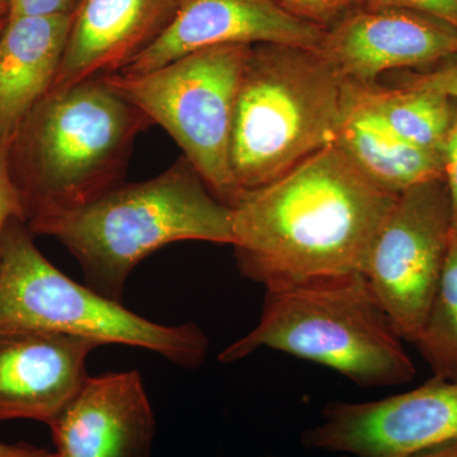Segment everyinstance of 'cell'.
I'll use <instances>...</instances> for the list:
<instances>
[{"instance_id":"6da1fadb","label":"cell","mask_w":457,"mask_h":457,"mask_svg":"<svg viewBox=\"0 0 457 457\" xmlns=\"http://www.w3.org/2000/svg\"><path fill=\"white\" fill-rule=\"evenodd\" d=\"M396 198L327 146L231 207L237 267L266 291L366 276Z\"/></svg>"},{"instance_id":"7a4b0ae2","label":"cell","mask_w":457,"mask_h":457,"mask_svg":"<svg viewBox=\"0 0 457 457\" xmlns=\"http://www.w3.org/2000/svg\"><path fill=\"white\" fill-rule=\"evenodd\" d=\"M33 236L55 237L82 267L88 287L121 303L141 261L183 240L233 245V212L187 159L154 179L121 183L78 209L27 222Z\"/></svg>"},{"instance_id":"3957f363","label":"cell","mask_w":457,"mask_h":457,"mask_svg":"<svg viewBox=\"0 0 457 457\" xmlns=\"http://www.w3.org/2000/svg\"><path fill=\"white\" fill-rule=\"evenodd\" d=\"M150 125L104 77L50 90L8 154L26 224L78 209L121 185L135 139Z\"/></svg>"},{"instance_id":"277c9868","label":"cell","mask_w":457,"mask_h":457,"mask_svg":"<svg viewBox=\"0 0 457 457\" xmlns=\"http://www.w3.org/2000/svg\"><path fill=\"white\" fill-rule=\"evenodd\" d=\"M365 275L266 291L257 327L219 354L270 348L335 370L365 389L411 383L416 366Z\"/></svg>"},{"instance_id":"5b68a950","label":"cell","mask_w":457,"mask_h":457,"mask_svg":"<svg viewBox=\"0 0 457 457\" xmlns=\"http://www.w3.org/2000/svg\"><path fill=\"white\" fill-rule=\"evenodd\" d=\"M343 97L345 83L314 50L252 47L231 135V170L239 198L333 145Z\"/></svg>"},{"instance_id":"8992f818","label":"cell","mask_w":457,"mask_h":457,"mask_svg":"<svg viewBox=\"0 0 457 457\" xmlns=\"http://www.w3.org/2000/svg\"><path fill=\"white\" fill-rule=\"evenodd\" d=\"M41 330L99 345L155 352L180 368L203 365L209 339L194 323L163 326L66 278L33 242L26 222L8 225L0 243V333Z\"/></svg>"},{"instance_id":"52a82bcc","label":"cell","mask_w":457,"mask_h":457,"mask_svg":"<svg viewBox=\"0 0 457 457\" xmlns=\"http://www.w3.org/2000/svg\"><path fill=\"white\" fill-rule=\"evenodd\" d=\"M252 47H209L144 73L104 77L173 137L210 192L230 209L240 196L231 170L234 113Z\"/></svg>"},{"instance_id":"ba28073f","label":"cell","mask_w":457,"mask_h":457,"mask_svg":"<svg viewBox=\"0 0 457 457\" xmlns=\"http://www.w3.org/2000/svg\"><path fill=\"white\" fill-rule=\"evenodd\" d=\"M453 227L445 179L398 195L376 237L366 278L400 337L414 343L440 281Z\"/></svg>"},{"instance_id":"9c48e42d","label":"cell","mask_w":457,"mask_h":457,"mask_svg":"<svg viewBox=\"0 0 457 457\" xmlns=\"http://www.w3.org/2000/svg\"><path fill=\"white\" fill-rule=\"evenodd\" d=\"M457 438V383L431 380L372 402H333L300 441L306 450L354 457H411Z\"/></svg>"},{"instance_id":"30bf717a","label":"cell","mask_w":457,"mask_h":457,"mask_svg":"<svg viewBox=\"0 0 457 457\" xmlns=\"http://www.w3.org/2000/svg\"><path fill=\"white\" fill-rule=\"evenodd\" d=\"M314 51L343 82L374 84L457 55V29L409 9L362 7L324 31Z\"/></svg>"},{"instance_id":"8fae6325","label":"cell","mask_w":457,"mask_h":457,"mask_svg":"<svg viewBox=\"0 0 457 457\" xmlns=\"http://www.w3.org/2000/svg\"><path fill=\"white\" fill-rule=\"evenodd\" d=\"M324 29L270 0H179L170 25L119 73L139 74L225 45H279L314 50Z\"/></svg>"},{"instance_id":"7c38bea8","label":"cell","mask_w":457,"mask_h":457,"mask_svg":"<svg viewBox=\"0 0 457 457\" xmlns=\"http://www.w3.org/2000/svg\"><path fill=\"white\" fill-rule=\"evenodd\" d=\"M60 457H149L155 418L137 371L88 376L49 426Z\"/></svg>"},{"instance_id":"4fadbf2b","label":"cell","mask_w":457,"mask_h":457,"mask_svg":"<svg viewBox=\"0 0 457 457\" xmlns=\"http://www.w3.org/2000/svg\"><path fill=\"white\" fill-rule=\"evenodd\" d=\"M93 339L41 332L0 333V423L36 420L50 426L80 389Z\"/></svg>"},{"instance_id":"5bb4252c","label":"cell","mask_w":457,"mask_h":457,"mask_svg":"<svg viewBox=\"0 0 457 457\" xmlns=\"http://www.w3.org/2000/svg\"><path fill=\"white\" fill-rule=\"evenodd\" d=\"M179 0H79L53 88L123 71L170 25Z\"/></svg>"},{"instance_id":"9a60e30c","label":"cell","mask_w":457,"mask_h":457,"mask_svg":"<svg viewBox=\"0 0 457 457\" xmlns=\"http://www.w3.org/2000/svg\"><path fill=\"white\" fill-rule=\"evenodd\" d=\"M69 16L9 17L0 33V145L9 154L27 116L55 82Z\"/></svg>"},{"instance_id":"2e32d148","label":"cell","mask_w":457,"mask_h":457,"mask_svg":"<svg viewBox=\"0 0 457 457\" xmlns=\"http://www.w3.org/2000/svg\"><path fill=\"white\" fill-rule=\"evenodd\" d=\"M345 83L335 145L374 185L393 195L445 179L441 153L403 140L366 101L359 86Z\"/></svg>"},{"instance_id":"e0dca14e","label":"cell","mask_w":457,"mask_h":457,"mask_svg":"<svg viewBox=\"0 0 457 457\" xmlns=\"http://www.w3.org/2000/svg\"><path fill=\"white\" fill-rule=\"evenodd\" d=\"M357 86L366 101L398 137L442 154L453 114V98L432 90L378 83Z\"/></svg>"},{"instance_id":"ac0fdd59","label":"cell","mask_w":457,"mask_h":457,"mask_svg":"<svg viewBox=\"0 0 457 457\" xmlns=\"http://www.w3.org/2000/svg\"><path fill=\"white\" fill-rule=\"evenodd\" d=\"M413 345L433 376L457 383V237H451L440 281Z\"/></svg>"},{"instance_id":"d6986e66","label":"cell","mask_w":457,"mask_h":457,"mask_svg":"<svg viewBox=\"0 0 457 457\" xmlns=\"http://www.w3.org/2000/svg\"><path fill=\"white\" fill-rule=\"evenodd\" d=\"M279 8L319 29H329L365 5V0H270Z\"/></svg>"},{"instance_id":"ffe728a7","label":"cell","mask_w":457,"mask_h":457,"mask_svg":"<svg viewBox=\"0 0 457 457\" xmlns=\"http://www.w3.org/2000/svg\"><path fill=\"white\" fill-rule=\"evenodd\" d=\"M392 79V87L432 90L457 99V55L420 71H400Z\"/></svg>"},{"instance_id":"44dd1931","label":"cell","mask_w":457,"mask_h":457,"mask_svg":"<svg viewBox=\"0 0 457 457\" xmlns=\"http://www.w3.org/2000/svg\"><path fill=\"white\" fill-rule=\"evenodd\" d=\"M26 222V207L16 179L12 173L8 153L0 145V243L12 221Z\"/></svg>"},{"instance_id":"7402d4cb","label":"cell","mask_w":457,"mask_h":457,"mask_svg":"<svg viewBox=\"0 0 457 457\" xmlns=\"http://www.w3.org/2000/svg\"><path fill=\"white\" fill-rule=\"evenodd\" d=\"M363 7L409 9L437 18L457 29V0H365Z\"/></svg>"},{"instance_id":"603a6c76","label":"cell","mask_w":457,"mask_h":457,"mask_svg":"<svg viewBox=\"0 0 457 457\" xmlns=\"http://www.w3.org/2000/svg\"><path fill=\"white\" fill-rule=\"evenodd\" d=\"M445 180L449 187L451 209H453V227L451 237H457V99H453V114L446 139L442 147Z\"/></svg>"},{"instance_id":"cb8c5ba5","label":"cell","mask_w":457,"mask_h":457,"mask_svg":"<svg viewBox=\"0 0 457 457\" xmlns=\"http://www.w3.org/2000/svg\"><path fill=\"white\" fill-rule=\"evenodd\" d=\"M79 0H8L9 17L69 16Z\"/></svg>"},{"instance_id":"d4e9b609","label":"cell","mask_w":457,"mask_h":457,"mask_svg":"<svg viewBox=\"0 0 457 457\" xmlns=\"http://www.w3.org/2000/svg\"><path fill=\"white\" fill-rule=\"evenodd\" d=\"M49 453L46 449L29 444H4L0 442V457H44Z\"/></svg>"},{"instance_id":"484cf974","label":"cell","mask_w":457,"mask_h":457,"mask_svg":"<svg viewBox=\"0 0 457 457\" xmlns=\"http://www.w3.org/2000/svg\"><path fill=\"white\" fill-rule=\"evenodd\" d=\"M411 457H457V438L442 442V444L420 451Z\"/></svg>"},{"instance_id":"4316f807","label":"cell","mask_w":457,"mask_h":457,"mask_svg":"<svg viewBox=\"0 0 457 457\" xmlns=\"http://www.w3.org/2000/svg\"><path fill=\"white\" fill-rule=\"evenodd\" d=\"M8 20V11H0V33H2L3 29H4L5 23H7Z\"/></svg>"},{"instance_id":"83f0119b","label":"cell","mask_w":457,"mask_h":457,"mask_svg":"<svg viewBox=\"0 0 457 457\" xmlns=\"http://www.w3.org/2000/svg\"><path fill=\"white\" fill-rule=\"evenodd\" d=\"M0 11H8V0H0Z\"/></svg>"},{"instance_id":"f1b7e54d","label":"cell","mask_w":457,"mask_h":457,"mask_svg":"<svg viewBox=\"0 0 457 457\" xmlns=\"http://www.w3.org/2000/svg\"><path fill=\"white\" fill-rule=\"evenodd\" d=\"M44 457H60V456L57 455L56 453H47L46 456H44Z\"/></svg>"},{"instance_id":"f546056e","label":"cell","mask_w":457,"mask_h":457,"mask_svg":"<svg viewBox=\"0 0 457 457\" xmlns=\"http://www.w3.org/2000/svg\"><path fill=\"white\" fill-rule=\"evenodd\" d=\"M266 457H278V456H266ZM338 457H348L347 455H341V456H338Z\"/></svg>"}]
</instances>
